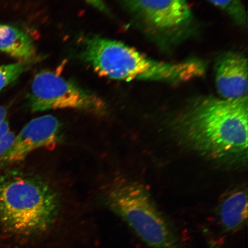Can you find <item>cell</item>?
I'll list each match as a JSON object with an SVG mask.
<instances>
[{
  "label": "cell",
  "instance_id": "6da1fadb",
  "mask_svg": "<svg viewBox=\"0 0 248 248\" xmlns=\"http://www.w3.org/2000/svg\"><path fill=\"white\" fill-rule=\"evenodd\" d=\"M70 227L60 195L45 180L18 169L0 171V248H55Z\"/></svg>",
  "mask_w": 248,
  "mask_h": 248
},
{
  "label": "cell",
  "instance_id": "7a4b0ae2",
  "mask_svg": "<svg viewBox=\"0 0 248 248\" xmlns=\"http://www.w3.org/2000/svg\"><path fill=\"white\" fill-rule=\"evenodd\" d=\"M248 95L237 100L207 97L175 120L176 136L189 148L213 159H244L248 151Z\"/></svg>",
  "mask_w": 248,
  "mask_h": 248
},
{
  "label": "cell",
  "instance_id": "3957f363",
  "mask_svg": "<svg viewBox=\"0 0 248 248\" xmlns=\"http://www.w3.org/2000/svg\"><path fill=\"white\" fill-rule=\"evenodd\" d=\"M104 202L150 248H179L174 227L141 185L115 181L105 190Z\"/></svg>",
  "mask_w": 248,
  "mask_h": 248
},
{
  "label": "cell",
  "instance_id": "277c9868",
  "mask_svg": "<svg viewBox=\"0 0 248 248\" xmlns=\"http://www.w3.org/2000/svg\"><path fill=\"white\" fill-rule=\"evenodd\" d=\"M133 23L163 50L170 51L193 35L196 23L187 0H123Z\"/></svg>",
  "mask_w": 248,
  "mask_h": 248
},
{
  "label": "cell",
  "instance_id": "5b68a950",
  "mask_svg": "<svg viewBox=\"0 0 248 248\" xmlns=\"http://www.w3.org/2000/svg\"><path fill=\"white\" fill-rule=\"evenodd\" d=\"M28 104L32 112L74 109L97 116L108 112L106 102L98 95L50 71H41L34 77Z\"/></svg>",
  "mask_w": 248,
  "mask_h": 248
},
{
  "label": "cell",
  "instance_id": "8992f818",
  "mask_svg": "<svg viewBox=\"0 0 248 248\" xmlns=\"http://www.w3.org/2000/svg\"><path fill=\"white\" fill-rule=\"evenodd\" d=\"M61 126L57 118L49 114L30 121L16 136L11 147L0 158V167L22 162L39 149L53 150L60 141Z\"/></svg>",
  "mask_w": 248,
  "mask_h": 248
},
{
  "label": "cell",
  "instance_id": "52a82bcc",
  "mask_svg": "<svg viewBox=\"0 0 248 248\" xmlns=\"http://www.w3.org/2000/svg\"><path fill=\"white\" fill-rule=\"evenodd\" d=\"M248 60L244 54L229 51L217 59L216 85L221 98L237 100L248 95Z\"/></svg>",
  "mask_w": 248,
  "mask_h": 248
},
{
  "label": "cell",
  "instance_id": "ba28073f",
  "mask_svg": "<svg viewBox=\"0 0 248 248\" xmlns=\"http://www.w3.org/2000/svg\"><path fill=\"white\" fill-rule=\"evenodd\" d=\"M248 203L247 193L243 190L232 191L222 200L217 216L223 231L235 232L247 226Z\"/></svg>",
  "mask_w": 248,
  "mask_h": 248
},
{
  "label": "cell",
  "instance_id": "9c48e42d",
  "mask_svg": "<svg viewBox=\"0 0 248 248\" xmlns=\"http://www.w3.org/2000/svg\"><path fill=\"white\" fill-rule=\"evenodd\" d=\"M0 52L18 62H32L36 57L35 44L29 34L7 24H0Z\"/></svg>",
  "mask_w": 248,
  "mask_h": 248
},
{
  "label": "cell",
  "instance_id": "30bf717a",
  "mask_svg": "<svg viewBox=\"0 0 248 248\" xmlns=\"http://www.w3.org/2000/svg\"><path fill=\"white\" fill-rule=\"evenodd\" d=\"M228 15L234 23L242 27L247 26V15L241 0H209Z\"/></svg>",
  "mask_w": 248,
  "mask_h": 248
},
{
  "label": "cell",
  "instance_id": "8fae6325",
  "mask_svg": "<svg viewBox=\"0 0 248 248\" xmlns=\"http://www.w3.org/2000/svg\"><path fill=\"white\" fill-rule=\"evenodd\" d=\"M31 62H17L0 66V92L14 82L29 69Z\"/></svg>",
  "mask_w": 248,
  "mask_h": 248
},
{
  "label": "cell",
  "instance_id": "7c38bea8",
  "mask_svg": "<svg viewBox=\"0 0 248 248\" xmlns=\"http://www.w3.org/2000/svg\"><path fill=\"white\" fill-rule=\"evenodd\" d=\"M16 135L14 132L9 131L0 140V158L4 155L13 144Z\"/></svg>",
  "mask_w": 248,
  "mask_h": 248
},
{
  "label": "cell",
  "instance_id": "4fadbf2b",
  "mask_svg": "<svg viewBox=\"0 0 248 248\" xmlns=\"http://www.w3.org/2000/svg\"><path fill=\"white\" fill-rule=\"evenodd\" d=\"M85 1L91 4L93 7H95L104 13H108V9L105 4L104 0H85Z\"/></svg>",
  "mask_w": 248,
  "mask_h": 248
},
{
  "label": "cell",
  "instance_id": "5bb4252c",
  "mask_svg": "<svg viewBox=\"0 0 248 248\" xmlns=\"http://www.w3.org/2000/svg\"><path fill=\"white\" fill-rule=\"evenodd\" d=\"M9 131H10V130H9V124L8 121L5 119L0 124V140H1Z\"/></svg>",
  "mask_w": 248,
  "mask_h": 248
},
{
  "label": "cell",
  "instance_id": "9a60e30c",
  "mask_svg": "<svg viewBox=\"0 0 248 248\" xmlns=\"http://www.w3.org/2000/svg\"><path fill=\"white\" fill-rule=\"evenodd\" d=\"M7 114V108L4 106H0V124L5 120Z\"/></svg>",
  "mask_w": 248,
  "mask_h": 248
},
{
  "label": "cell",
  "instance_id": "2e32d148",
  "mask_svg": "<svg viewBox=\"0 0 248 248\" xmlns=\"http://www.w3.org/2000/svg\"><path fill=\"white\" fill-rule=\"evenodd\" d=\"M210 248H220L219 247L215 242L211 241L209 243Z\"/></svg>",
  "mask_w": 248,
  "mask_h": 248
}]
</instances>
